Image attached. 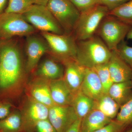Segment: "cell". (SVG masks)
Masks as SVG:
<instances>
[{
	"instance_id": "obj_16",
	"label": "cell",
	"mask_w": 132,
	"mask_h": 132,
	"mask_svg": "<svg viewBox=\"0 0 132 132\" xmlns=\"http://www.w3.org/2000/svg\"><path fill=\"white\" fill-rule=\"evenodd\" d=\"M51 97L54 105H71L75 94L71 91L64 79L50 81Z\"/></svg>"
},
{
	"instance_id": "obj_17",
	"label": "cell",
	"mask_w": 132,
	"mask_h": 132,
	"mask_svg": "<svg viewBox=\"0 0 132 132\" xmlns=\"http://www.w3.org/2000/svg\"><path fill=\"white\" fill-rule=\"evenodd\" d=\"M59 61L53 58H46L43 60L36 68L35 76L50 81L63 78L64 66Z\"/></svg>"
},
{
	"instance_id": "obj_5",
	"label": "cell",
	"mask_w": 132,
	"mask_h": 132,
	"mask_svg": "<svg viewBox=\"0 0 132 132\" xmlns=\"http://www.w3.org/2000/svg\"><path fill=\"white\" fill-rule=\"evenodd\" d=\"M63 29L72 35L80 13L69 0H50L46 6Z\"/></svg>"
},
{
	"instance_id": "obj_8",
	"label": "cell",
	"mask_w": 132,
	"mask_h": 132,
	"mask_svg": "<svg viewBox=\"0 0 132 132\" xmlns=\"http://www.w3.org/2000/svg\"><path fill=\"white\" fill-rule=\"evenodd\" d=\"M36 29L29 23L23 15L4 13L0 15V38L9 39L15 36H28Z\"/></svg>"
},
{
	"instance_id": "obj_12",
	"label": "cell",
	"mask_w": 132,
	"mask_h": 132,
	"mask_svg": "<svg viewBox=\"0 0 132 132\" xmlns=\"http://www.w3.org/2000/svg\"><path fill=\"white\" fill-rule=\"evenodd\" d=\"M27 96L48 108L54 105L51 97L50 81L35 76L28 86Z\"/></svg>"
},
{
	"instance_id": "obj_25",
	"label": "cell",
	"mask_w": 132,
	"mask_h": 132,
	"mask_svg": "<svg viewBox=\"0 0 132 132\" xmlns=\"http://www.w3.org/2000/svg\"><path fill=\"white\" fill-rule=\"evenodd\" d=\"M33 5L32 0H9L4 13L22 14Z\"/></svg>"
},
{
	"instance_id": "obj_13",
	"label": "cell",
	"mask_w": 132,
	"mask_h": 132,
	"mask_svg": "<svg viewBox=\"0 0 132 132\" xmlns=\"http://www.w3.org/2000/svg\"><path fill=\"white\" fill-rule=\"evenodd\" d=\"M64 67V80L74 93L79 90L85 76L86 68L75 60L61 62Z\"/></svg>"
},
{
	"instance_id": "obj_11",
	"label": "cell",
	"mask_w": 132,
	"mask_h": 132,
	"mask_svg": "<svg viewBox=\"0 0 132 132\" xmlns=\"http://www.w3.org/2000/svg\"><path fill=\"white\" fill-rule=\"evenodd\" d=\"M48 119L58 132H65L78 118L72 106L54 105L49 108Z\"/></svg>"
},
{
	"instance_id": "obj_1",
	"label": "cell",
	"mask_w": 132,
	"mask_h": 132,
	"mask_svg": "<svg viewBox=\"0 0 132 132\" xmlns=\"http://www.w3.org/2000/svg\"><path fill=\"white\" fill-rule=\"evenodd\" d=\"M27 72L20 45L12 39L0 40V98L18 96Z\"/></svg>"
},
{
	"instance_id": "obj_24",
	"label": "cell",
	"mask_w": 132,
	"mask_h": 132,
	"mask_svg": "<svg viewBox=\"0 0 132 132\" xmlns=\"http://www.w3.org/2000/svg\"><path fill=\"white\" fill-rule=\"evenodd\" d=\"M96 72L102 85L105 93H108L109 89L113 83L111 78L108 63L96 66L93 68Z\"/></svg>"
},
{
	"instance_id": "obj_7",
	"label": "cell",
	"mask_w": 132,
	"mask_h": 132,
	"mask_svg": "<svg viewBox=\"0 0 132 132\" xmlns=\"http://www.w3.org/2000/svg\"><path fill=\"white\" fill-rule=\"evenodd\" d=\"M22 15L29 23L36 29L42 32L59 35L65 34L61 27L46 6L33 4Z\"/></svg>"
},
{
	"instance_id": "obj_15",
	"label": "cell",
	"mask_w": 132,
	"mask_h": 132,
	"mask_svg": "<svg viewBox=\"0 0 132 132\" xmlns=\"http://www.w3.org/2000/svg\"><path fill=\"white\" fill-rule=\"evenodd\" d=\"M79 90L94 101L105 93L98 75L93 69L86 68L84 79Z\"/></svg>"
},
{
	"instance_id": "obj_31",
	"label": "cell",
	"mask_w": 132,
	"mask_h": 132,
	"mask_svg": "<svg viewBox=\"0 0 132 132\" xmlns=\"http://www.w3.org/2000/svg\"><path fill=\"white\" fill-rule=\"evenodd\" d=\"M34 132H58L48 119L41 121L36 126Z\"/></svg>"
},
{
	"instance_id": "obj_30",
	"label": "cell",
	"mask_w": 132,
	"mask_h": 132,
	"mask_svg": "<svg viewBox=\"0 0 132 132\" xmlns=\"http://www.w3.org/2000/svg\"><path fill=\"white\" fill-rule=\"evenodd\" d=\"M13 107L10 100L0 98V120L9 115L13 111Z\"/></svg>"
},
{
	"instance_id": "obj_2",
	"label": "cell",
	"mask_w": 132,
	"mask_h": 132,
	"mask_svg": "<svg viewBox=\"0 0 132 132\" xmlns=\"http://www.w3.org/2000/svg\"><path fill=\"white\" fill-rule=\"evenodd\" d=\"M76 42V60L85 68H93L108 62L112 51L98 36Z\"/></svg>"
},
{
	"instance_id": "obj_21",
	"label": "cell",
	"mask_w": 132,
	"mask_h": 132,
	"mask_svg": "<svg viewBox=\"0 0 132 132\" xmlns=\"http://www.w3.org/2000/svg\"><path fill=\"white\" fill-rule=\"evenodd\" d=\"M94 109H97L111 120L116 118L120 106L108 93L95 101Z\"/></svg>"
},
{
	"instance_id": "obj_22",
	"label": "cell",
	"mask_w": 132,
	"mask_h": 132,
	"mask_svg": "<svg viewBox=\"0 0 132 132\" xmlns=\"http://www.w3.org/2000/svg\"><path fill=\"white\" fill-rule=\"evenodd\" d=\"M0 132H25L20 111L13 110L9 115L0 120Z\"/></svg>"
},
{
	"instance_id": "obj_36",
	"label": "cell",
	"mask_w": 132,
	"mask_h": 132,
	"mask_svg": "<svg viewBox=\"0 0 132 132\" xmlns=\"http://www.w3.org/2000/svg\"><path fill=\"white\" fill-rule=\"evenodd\" d=\"M126 38H127L128 40H132V27L128 33Z\"/></svg>"
},
{
	"instance_id": "obj_33",
	"label": "cell",
	"mask_w": 132,
	"mask_h": 132,
	"mask_svg": "<svg viewBox=\"0 0 132 132\" xmlns=\"http://www.w3.org/2000/svg\"><path fill=\"white\" fill-rule=\"evenodd\" d=\"M81 120V119H78L65 132H80Z\"/></svg>"
},
{
	"instance_id": "obj_18",
	"label": "cell",
	"mask_w": 132,
	"mask_h": 132,
	"mask_svg": "<svg viewBox=\"0 0 132 132\" xmlns=\"http://www.w3.org/2000/svg\"><path fill=\"white\" fill-rule=\"evenodd\" d=\"M111 120L99 110L94 109L81 119L80 132H94L111 122Z\"/></svg>"
},
{
	"instance_id": "obj_39",
	"label": "cell",
	"mask_w": 132,
	"mask_h": 132,
	"mask_svg": "<svg viewBox=\"0 0 132 132\" xmlns=\"http://www.w3.org/2000/svg\"><path fill=\"white\" fill-rule=\"evenodd\" d=\"M1 40V38H0V40Z\"/></svg>"
},
{
	"instance_id": "obj_20",
	"label": "cell",
	"mask_w": 132,
	"mask_h": 132,
	"mask_svg": "<svg viewBox=\"0 0 132 132\" xmlns=\"http://www.w3.org/2000/svg\"><path fill=\"white\" fill-rule=\"evenodd\" d=\"M95 102L79 90L75 94L72 106L78 119H82L95 108Z\"/></svg>"
},
{
	"instance_id": "obj_3",
	"label": "cell",
	"mask_w": 132,
	"mask_h": 132,
	"mask_svg": "<svg viewBox=\"0 0 132 132\" xmlns=\"http://www.w3.org/2000/svg\"><path fill=\"white\" fill-rule=\"evenodd\" d=\"M131 27L108 14L102 19L95 34L112 51L117 50L118 45L126 37Z\"/></svg>"
},
{
	"instance_id": "obj_29",
	"label": "cell",
	"mask_w": 132,
	"mask_h": 132,
	"mask_svg": "<svg viewBox=\"0 0 132 132\" xmlns=\"http://www.w3.org/2000/svg\"><path fill=\"white\" fill-rule=\"evenodd\" d=\"M81 13L86 12L98 4V0H69Z\"/></svg>"
},
{
	"instance_id": "obj_10",
	"label": "cell",
	"mask_w": 132,
	"mask_h": 132,
	"mask_svg": "<svg viewBox=\"0 0 132 132\" xmlns=\"http://www.w3.org/2000/svg\"><path fill=\"white\" fill-rule=\"evenodd\" d=\"M26 44V70L27 72H32L35 71L42 56L50 52L49 47L43 37L34 34L27 36Z\"/></svg>"
},
{
	"instance_id": "obj_34",
	"label": "cell",
	"mask_w": 132,
	"mask_h": 132,
	"mask_svg": "<svg viewBox=\"0 0 132 132\" xmlns=\"http://www.w3.org/2000/svg\"><path fill=\"white\" fill-rule=\"evenodd\" d=\"M7 2V0H0V15L5 12Z\"/></svg>"
},
{
	"instance_id": "obj_35",
	"label": "cell",
	"mask_w": 132,
	"mask_h": 132,
	"mask_svg": "<svg viewBox=\"0 0 132 132\" xmlns=\"http://www.w3.org/2000/svg\"><path fill=\"white\" fill-rule=\"evenodd\" d=\"M50 0H32L33 4L46 6Z\"/></svg>"
},
{
	"instance_id": "obj_6",
	"label": "cell",
	"mask_w": 132,
	"mask_h": 132,
	"mask_svg": "<svg viewBox=\"0 0 132 132\" xmlns=\"http://www.w3.org/2000/svg\"><path fill=\"white\" fill-rule=\"evenodd\" d=\"M42 36L47 43L55 59L62 62L76 59L77 42L72 35L56 34L42 32Z\"/></svg>"
},
{
	"instance_id": "obj_28",
	"label": "cell",
	"mask_w": 132,
	"mask_h": 132,
	"mask_svg": "<svg viewBox=\"0 0 132 132\" xmlns=\"http://www.w3.org/2000/svg\"><path fill=\"white\" fill-rule=\"evenodd\" d=\"M127 127L125 124L116 120H113L108 125L94 132H124Z\"/></svg>"
},
{
	"instance_id": "obj_19",
	"label": "cell",
	"mask_w": 132,
	"mask_h": 132,
	"mask_svg": "<svg viewBox=\"0 0 132 132\" xmlns=\"http://www.w3.org/2000/svg\"><path fill=\"white\" fill-rule=\"evenodd\" d=\"M108 94L121 106L132 98L131 80L113 82Z\"/></svg>"
},
{
	"instance_id": "obj_38",
	"label": "cell",
	"mask_w": 132,
	"mask_h": 132,
	"mask_svg": "<svg viewBox=\"0 0 132 132\" xmlns=\"http://www.w3.org/2000/svg\"><path fill=\"white\" fill-rule=\"evenodd\" d=\"M131 83H132V80H131Z\"/></svg>"
},
{
	"instance_id": "obj_14",
	"label": "cell",
	"mask_w": 132,
	"mask_h": 132,
	"mask_svg": "<svg viewBox=\"0 0 132 132\" xmlns=\"http://www.w3.org/2000/svg\"><path fill=\"white\" fill-rule=\"evenodd\" d=\"M108 65L113 82L132 80V69L121 57L117 50L112 51Z\"/></svg>"
},
{
	"instance_id": "obj_27",
	"label": "cell",
	"mask_w": 132,
	"mask_h": 132,
	"mask_svg": "<svg viewBox=\"0 0 132 132\" xmlns=\"http://www.w3.org/2000/svg\"><path fill=\"white\" fill-rule=\"evenodd\" d=\"M117 52L132 69V47L123 40L118 45Z\"/></svg>"
},
{
	"instance_id": "obj_32",
	"label": "cell",
	"mask_w": 132,
	"mask_h": 132,
	"mask_svg": "<svg viewBox=\"0 0 132 132\" xmlns=\"http://www.w3.org/2000/svg\"><path fill=\"white\" fill-rule=\"evenodd\" d=\"M129 1L130 0H98V4L106 7L110 11Z\"/></svg>"
},
{
	"instance_id": "obj_4",
	"label": "cell",
	"mask_w": 132,
	"mask_h": 132,
	"mask_svg": "<svg viewBox=\"0 0 132 132\" xmlns=\"http://www.w3.org/2000/svg\"><path fill=\"white\" fill-rule=\"evenodd\" d=\"M109 12L106 7L97 4L87 11L81 13L72 34L76 41L86 39L95 35L102 19Z\"/></svg>"
},
{
	"instance_id": "obj_23",
	"label": "cell",
	"mask_w": 132,
	"mask_h": 132,
	"mask_svg": "<svg viewBox=\"0 0 132 132\" xmlns=\"http://www.w3.org/2000/svg\"><path fill=\"white\" fill-rule=\"evenodd\" d=\"M109 14L116 16L132 27V0L109 11Z\"/></svg>"
},
{
	"instance_id": "obj_9",
	"label": "cell",
	"mask_w": 132,
	"mask_h": 132,
	"mask_svg": "<svg viewBox=\"0 0 132 132\" xmlns=\"http://www.w3.org/2000/svg\"><path fill=\"white\" fill-rule=\"evenodd\" d=\"M49 108L27 96L20 111L25 132H34L39 122L48 119Z\"/></svg>"
},
{
	"instance_id": "obj_26",
	"label": "cell",
	"mask_w": 132,
	"mask_h": 132,
	"mask_svg": "<svg viewBox=\"0 0 132 132\" xmlns=\"http://www.w3.org/2000/svg\"><path fill=\"white\" fill-rule=\"evenodd\" d=\"M126 125L132 126V98L120 106L116 119Z\"/></svg>"
},
{
	"instance_id": "obj_37",
	"label": "cell",
	"mask_w": 132,
	"mask_h": 132,
	"mask_svg": "<svg viewBox=\"0 0 132 132\" xmlns=\"http://www.w3.org/2000/svg\"><path fill=\"white\" fill-rule=\"evenodd\" d=\"M126 132H132V129H131V130H128V131H127Z\"/></svg>"
}]
</instances>
